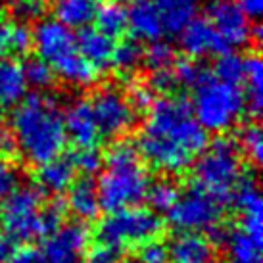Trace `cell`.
<instances>
[{
  "mask_svg": "<svg viewBox=\"0 0 263 263\" xmlns=\"http://www.w3.org/2000/svg\"><path fill=\"white\" fill-rule=\"evenodd\" d=\"M23 73H25V79H27V85L33 88H37V90H44V88H48L54 83V71H52V67L41 60L37 58H31L27 60L25 64H23Z\"/></svg>",
  "mask_w": 263,
  "mask_h": 263,
  "instance_id": "32",
  "label": "cell"
},
{
  "mask_svg": "<svg viewBox=\"0 0 263 263\" xmlns=\"http://www.w3.org/2000/svg\"><path fill=\"white\" fill-rule=\"evenodd\" d=\"M142 64V48L135 41H125L116 44L111 67H116L119 73H131Z\"/></svg>",
  "mask_w": 263,
  "mask_h": 263,
  "instance_id": "28",
  "label": "cell"
},
{
  "mask_svg": "<svg viewBox=\"0 0 263 263\" xmlns=\"http://www.w3.org/2000/svg\"><path fill=\"white\" fill-rule=\"evenodd\" d=\"M261 246L246 231H231L225 234V263H263Z\"/></svg>",
  "mask_w": 263,
  "mask_h": 263,
  "instance_id": "24",
  "label": "cell"
},
{
  "mask_svg": "<svg viewBox=\"0 0 263 263\" xmlns=\"http://www.w3.org/2000/svg\"><path fill=\"white\" fill-rule=\"evenodd\" d=\"M95 22L102 33L116 39L127 31V10L119 2H108L106 6L98 8Z\"/></svg>",
  "mask_w": 263,
  "mask_h": 263,
  "instance_id": "27",
  "label": "cell"
},
{
  "mask_svg": "<svg viewBox=\"0 0 263 263\" xmlns=\"http://www.w3.org/2000/svg\"><path fill=\"white\" fill-rule=\"evenodd\" d=\"M4 263H46L43 252L37 248H22L12 252Z\"/></svg>",
  "mask_w": 263,
  "mask_h": 263,
  "instance_id": "42",
  "label": "cell"
},
{
  "mask_svg": "<svg viewBox=\"0 0 263 263\" xmlns=\"http://www.w3.org/2000/svg\"><path fill=\"white\" fill-rule=\"evenodd\" d=\"M98 0H54V15L69 29H85L96 20Z\"/></svg>",
  "mask_w": 263,
  "mask_h": 263,
  "instance_id": "22",
  "label": "cell"
},
{
  "mask_svg": "<svg viewBox=\"0 0 263 263\" xmlns=\"http://www.w3.org/2000/svg\"><path fill=\"white\" fill-rule=\"evenodd\" d=\"M177 196H179V190L171 181H160L156 184H150L148 190V200L152 204L154 210L158 212H169V208L175 204Z\"/></svg>",
  "mask_w": 263,
  "mask_h": 263,
  "instance_id": "33",
  "label": "cell"
},
{
  "mask_svg": "<svg viewBox=\"0 0 263 263\" xmlns=\"http://www.w3.org/2000/svg\"><path fill=\"white\" fill-rule=\"evenodd\" d=\"M238 150L244 156H248L256 165H259L263 160V135L257 123H250L238 135Z\"/></svg>",
  "mask_w": 263,
  "mask_h": 263,
  "instance_id": "31",
  "label": "cell"
},
{
  "mask_svg": "<svg viewBox=\"0 0 263 263\" xmlns=\"http://www.w3.org/2000/svg\"><path fill=\"white\" fill-rule=\"evenodd\" d=\"M33 46L31 29L25 22L0 20V58H14L27 54Z\"/></svg>",
  "mask_w": 263,
  "mask_h": 263,
  "instance_id": "23",
  "label": "cell"
},
{
  "mask_svg": "<svg viewBox=\"0 0 263 263\" xmlns=\"http://www.w3.org/2000/svg\"><path fill=\"white\" fill-rule=\"evenodd\" d=\"M77 48H79L81 56L87 60L96 71H102L111 67V56H114V48H116V41L106 35L98 27H85L81 29L79 37H77Z\"/></svg>",
  "mask_w": 263,
  "mask_h": 263,
  "instance_id": "18",
  "label": "cell"
},
{
  "mask_svg": "<svg viewBox=\"0 0 263 263\" xmlns=\"http://www.w3.org/2000/svg\"><path fill=\"white\" fill-rule=\"evenodd\" d=\"M90 106L100 135L108 139L123 137L125 133L131 131L137 121V110L131 106L127 95L111 85L98 88L90 100Z\"/></svg>",
  "mask_w": 263,
  "mask_h": 263,
  "instance_id": "10",
  "label": "cell"
},
{
  "mask_svg": "<svg viewBox=\"0 0 263 263\" xmlns=\"http://www.w3.org/2000/svg\"><path fill=\"white\" fill-rule=\"evenodd\" d=\"M110 2H119L121 4V2H129V0H110Z\"/></svg>",
  "mask_w": 263,
  "mask_h": 263,
  "instance_id": "46",
  "label": "cell"
},
{
  "mask_svg": "<svg viewBox=\"0 0 263 263\" xmlns=\"http://www.w3.org/2000/svg\"><path fill=\"white\" fill-rule=\"evenodd\" d=\"M150 184L152 181L139 148L127 140L111 144L102 158L100 179L96 183L100 208L110 213L140 205L146 200Z\"/></svg>",
  "mask_w": 263,
  "mask_h": 263,
  "instance_id": "3",
  "label": "cell"
},
{
  "mask_svg": "<svg viewBox=\"0 0 263 263\" xmlns=\"http://www.w3.org/2000/svg\"><path fill=\"white\" fill-rule=\"evenodd\" d=\"M67 194V208L79 221H92L100 213V198H98V189L92 179H79L73 181L69 186Z\"/></svg>",
  "mask_w": 263,
  "mask_h": 263,
  "instance_id": "21",
  "label": "cell"
},
{
  "mask_svg": "<svg viewBox=\"0 0 263 263\" xmlns=\"http://www.w3.org/2000/svg\"><path fill=\"white\" fill-rule=\"evenodd\" d=\"M83 263H121V257H119V252L100 244L88 252Z\"/></svg>",
  "mask_w": 263,
  "mask_h": 263,
  "instance_id": "41",
  "label": "cell"
},
{
  "mask_svg": "<svg viewBox=\"0 0 263 263\" xmlns=\"http://www.w3.org/2000/svg\"><path fill=\"white\" fill-rule=\"evenodd\" d=\"M14 142L23 160L43 165L62 156L67 142L64 114L54 96H25L12 116Z\"/></svg>",
  "mask_w": 263,
  "mask_h": 263,
  "instance_id": "2",
  "label": "cell"
},
{
  "mask_svg": "<svg viewBox=\"0 0 263 263\" xmlns=\"http://www.w3.org/2000/svg\"><path fill=\"white\" fill-rule=\"evenodd\" d=\"M64 127L67 140H71L77 148H96L102 139L90 100L85 98H75L69 102L64 114Z\"/></svg>",
  "mask_w": 263,
  "mask_h": 263,
  "instance_id": "14",
  "label": "cell"
},
{
  "mask_svg": "<svg viewBox=\"0 0 263 263\" xmlns=\"http://www.w3.org/2000/svg\"><path fill=\"white\" fill-rule=\"evenodd\" d=\"M129 102L137 111H146L148 106L154 102V90L150 88V85H133L129 90Z\"/></svg>",
  "mask_w": 263,
  "mask_h": 263,
  "instance_id": "39",
  "label": "cell"
},
{
  "mask_svg": "<svg viewBox=\"0 0 263 263\" xmlns=\"http://www.w3.org/2000/svg\"><path fill=\"white\" fill-rule=\"evenodd\" d=\"M23 64L15 58H0V108H15L27 96Z\"/></svg>",
  "mask_w": 263,
  "mask_h": 263,
  "instance_id": "19",
  "label": "cell"
},
{
  "mask_svg": "<svg viewBox=\"0 0 263 263\" xmlns=\"http://www.w3.org/2000/svg\"><path fill=\"white\" fill-rule=\"evenodd\" d=\"M242 12L248 15L250 20H257L263 12V0H236Z\"/></svg>",
  "mask_w": 263,
  "mask_h": 263,
  "instance_id": "43",
  "label": "cell"
},
{
  "mask_svg": "<svg viewBox=\"0 0 263 263\" xmlns=\"http://www.w3.org/2000/svg\"><path fill=\"white\" fill-rule=\"evenodd\" d=\"M213 75L221 81L233 83V85H240L242 75H244V58H240L234 52H223L217 56V62L213 66Z\"/></svg>",
  "mask_w": 263,
  "mask_h": 263,
  "instance_id": "29",
  "label": "cell"
},
{
  "mask_svg": "<svg viewBox=\"0 0 263 263\" xmlns=\"http://www.w3.org/2000/svg\"><path fill=\"white\" fill-rule=\"evenodd\" d=\"M37 56L52 67L54 75L71 87H88L96 81L95 67L81 56L77 35L73 29L60 23L56 17H46L31 31Z\"/></svg>",
  "mask_w": 263,
  "mask_h": 263,
  "instance_id": "5",
  "label": "cell"
},
{
  "mask_svg": "<svg viewBox=\"0 0 263 263\" xmlns=\"http://www.w3.org/2000/svg\"><path fill=\"white\" fill-rule=\"evenodd\" d=\"M171 263H217L213 244L200 233H181L167 248Z\"/></svg>",
  "mask_w": 263,
  "mask_h": 263,
  "instance_id": "16",
  "label": "cell"
},
{
  "mask_svg": "<svg viewBox=\"0 0 263 263\" xmlns=\"http://www.w3.org/2000/svg\"><path fill=\"white\" fill-rule=\"evenodd\" d=\"M88 242L90 234L87 227L81 223H67L60 225L54 233L46 236L41 252L46 263H83Z\"/></svg>",
  "mask_w": 263,
  "mask_h": 263,
  "instance_id": "12",
  "label": "cell"
},
{
  "mask_svg": "<svg viewBox=\"0 0 263 263\" xmlns=\"http://www.w3.org/2000/svg\"><path fill=\"white\" fill-rule=\"evenodd\" d=\"M0 204V233L14 244L46 238L64 221V208L58 202L43 205L37 186H17Z\"/></svg>",
  "mask_w": 263,
  "mask_h": 263,
  "instance_id": "4",
  "label": "cell"
},
{
  "mask_svg": "<svg viewBox=\"0 0 263 263\" xmlns=\"http://www.w3.org/2000/svg\"><path fill=\"white\" fill-rule=\"evenodd\" d=\"M167 217L181 233H210L223 219V202L198 186H190L179 192L175 204L169 208Z\"/></svg>",
  "mask_w": 263,
  "mask_h": 263,
  "instance_id": "9",
  "label": "cell"
},
{
  "mask_svg": "<svg viewBox=\"0 0 263 263\" xmlns=\"http://www.w3.org/2000/svg\"><path fill=\"white\" fill-rule=\"evenodd\" d=\"M208 146V131L181 96L154 98L139 135V152L161 173H183Z\"/></svg>",
  "mask_w": 263,
  "mask_h": 263,
  "instance_id": "1",
  "label": "cell"
},
{
  "mask_svg": "<svg viewBox=\"0 0 263 263\" xmlns=\"http://www.w3.org/2000/svg\"><path fill=\"white\" fill-rule=\"evenodd\" d=\"M161 233V219L158 213L146 208H125L110 212L98 225V240L102 246L123 252L129 248H139L150 240H156Z\"/></svg>",
  "mask_w": 263,
  "mask_h": 263,
  "instance_id": "8",
  "label": "cell"
},
{
  "mask_svg": "<svg viewBox=\"0 0 263 263\" xmlns=\"http://www.w3.org/2000/svg\"><path fill=\"white\" fill-rule=\"evenodd\" d=\"M10 8L20 22L37 20L44 12V0H10Z\"/></svg>",
  "mask_w": 263,
  "mask_h": 263,
  "instance_id": "36",
  "label": "cell"
},
{
  "mask_svg": "<svg viewBox=\"0 0 263 263\" xmlns=\"http://www.w3.org/2000/svg\"><path fill=\"white\" fill-rule=\"evenodd\" d=\"M2 125H4V116H2V108H0V148L10 144V140H8L6 133H4V129H2Z\"/></svg>",
  "mask_w": 263,
  "mask_h": 263,
  "instance_id": "45",
  "label": "cell"
},
{
  "mask_svg": "<svg viewBox=\"0 0 263 263\" xmlns=\"http://www.w3.org/2000/svg\"><path fill=\"white\" fill-rule=\"evenodd\" d=\"M14 242L12 240H8L4 234L0 233V263H4L10 257V254L14 252Z\"/></svg>",
  "mask_w": 263,
  "mask_h": 263,
  "instance_id": "44",
  "label": "cell"
},
{
  "mask_svg": "<svg viewBox=\"0 0 263 263\" xmlns=\"http://www.w3.org/2000/svg\"><path fill=\"white\" fill-rule=\"evenodd\" d=\"M169 254L167 246H163L158 240H150L146 244L139 246V257L137 263H167Z\"/></svg>",
  "mask_w": 263,
  "mask_h": 263,
  "instance_id": "37",
  "label": "cell"
},
{
  "mask_svg": "<svg viewBox=\"0 0 263 263\" xmlns=\"http://www.w3.org/2000/svg\"><path fill=\"white\" fill-rule=\"evenodd\" d=\"M75 181V165L71 158H54L39 165L37 171V186L48 194H62L66 192Z\"/></svg>",
  "mask_w": 263,
  "mask_h": 263,
  "instance_id": "20",
  "label": "cell"
},
{
  "mask_svg": "<svg viewBox=\"0 0 263 263\" xmlns=\"http://www.w3.org/2000/svg\"><path fill=\"white\" fill-rule=\"evenodd\" d=\"M231 198L236 212L240 213L242 231H246L257 244H263V200L257 183L252 177H242Z\"/></svg>",
  "mask_w": 263,
  "mask_h": 263,
  "instance_id": "13",
  "label": "cell"
},
{
  "mask_svg": "<svg viewBox=\"0 0 263 263\" xmlns=\"http://www.w3.org/2000/svg\"><path fill=\"white\" fill-rule=\"evenodd\" d=\"M244 96H246V106L254 114H259L263 106V62L257 54H250L244 58Z\"/></svg>",
  "mask_w": 263,
  "mask_h": 263,
  "instance_id": "26",
  "label": "cell"
},
{
  "mask_svg": "<svg viewBox=\"0 0 263 263\" xmlns=\"http://www.w3.org/2000/svg\"><path fill=\"white\" fill-rule=\"evenodd\" d=\"M208 22L229 50L248 44L252 39L250 17L242 12L236 0H212L208 4Z\"/></svg>",
  "mask_w": 263,
  "mask_h": 263,
  "instance_id": "11",
  "label": "cell"
},
{
  "mask_svg": "<svg viewBox=\"0 0 263 263\" xmlns=\"http://www.w3.org/2000/svg\"><path fill=\"white\" fill-rule=\"evenodd\" d=\"M163 23V31L177 35L184 25L194 17L196 2L194 0H154Z\"/></svg>",
  "mask_w": 263,
  "mask_h": 263,
  "instance_id": "25",
  "label": "cell"
},
{
  "mask_svg": "<svg viewBox=\"0 0 263 263\" xmlns=\"http://www.w3.org/2000/svg\"><path fill=\"white\" fill-rule=\"evenodd\" d=\"M17 183H20V173L17 169L10 163L8 160H2L0 158V202L17 189Z\"/></svg>",
  "mask_w": 263,
  "mask_h": 263,
  "instance_id": "38",
  "label": "cell"
},
{
  "mask_svg": "<svg viewBox=\"0 0 263 263\" xmlns=\"http://www.w3.org/2000/svg\"><path fill=\"white\" fill-rule=\"evenodd\" d=\"M142 62L150 71H160V69H167L173 66L175 62V50L173 46L163 43L161 39L152 41L146 50H142Z\"/></svg>",
  "mask_w": 263,
  "mask_h": 263,
  "instance_id": "30",
  "label": "cell"
},
{
  "mask_svg": "<svg viewBox=\"0 0 263 263\" xmlns=\"http://www.w3.org/2000/svg\"><path fill=\"white\" fill-rule=\"evenodd\" d=\"M177 35H179L181 48L192 60L205 58V56H219L223 52H229L223 39L215 33L210 22L202 20V17H192Z\"/></svg>",
  "mask_w": 263,
  "mask_h": 263,
  "instance_id": "15",
  "label": "cell"
},
{
  "mask_svg": "<svg viewBox=\"0 0 263 263\" xmlns=\"http://www.w3.org/2000/svg\"><path fill=\"white\" fill-rule=\"evenodd\" d=\"M150 88L156 92H171L177 88L175 77H173V69H160V71H152L150 77Z\"/></svg>",
  "mask_w": 263,
  "mask_h": 263,
  "instance_id": "40",
  "label": "cell"
},
{
  "mask_svg": "<svg viewBox=\"0 0 263 263\" xmlns=\"http://www.w3.org/2000/svg\"><path fill=\"white\" fill-rule=\"evenodd\" d=\"M75 171H81L85 175H92L102 167V156L96 152V148H77V152L71 156Z\"/></svg>",
  "mask_w": 263,
  "mask_h": 263,
  "instance_id": "35",
  "label": "cell"
},
{
  "mask_svg": "<svg viewBox=\"0 0 263 263\" xmlns=\"http://www.w3.org/2000/svg\"><path fill=\"white\" fill-rule=\"evenodd\" d=\"M192 111L205 131L223 133L240 121L246 111V96L240 85L217 79L215 75L202 73L194 85Z\"/></svg>",
  "mask_w": 263,
  "mask_h": 263,
  "instance_id": "6",
  "label": "cell"
},
{
  "mask_svg": "<svg viewBox=\"0 0 263 263\" xmlns=\"http://www.w3.org/2000/svg\"><path fill=\"white\" fill-rule=\"evenodd\" d=\"M192 165L194 186L212 194L223 204L233 196L236 184L244 177L238 144L227 137H219L205 146Z\"/></svg>",
  "mask_w": 263,
  "mask_h": 263,
  "instance_id": "7",
  "label": "cell"
},
{
  "mask_svg": "<svg viewBox=\"0 0 263 263\" xmlns=\"http://www.w3.org/2000/svg\"><path fill=\"white\" fill-rule=\"evenodd\" d=\"M173 69V77H175L177 87H189L192 88L198 83V79L202 77L204 69L198 66L192 60H181L175 66H171Z\"/></svg>",
  "mask_w": 263,
  "mask_h": 263,
  "instance_id": "34",
  "label": "cell"
},
{
  "mask_svg": "<svg viewBox=\"0 0 263 263\" xmlns=\"http://www.w3.org/2000/svg\"><path fill=\"white\" fill-rule=\"evenodd\" d=\"M127 29L139 41L152 43L161 39L165 31L154 0H135L131 10H127Z\"/></svg>",
  "mask_w": 263,
  "mask_h": 263,
  "instance_id": "17",
  "label": "cell"
}]
</instances>
